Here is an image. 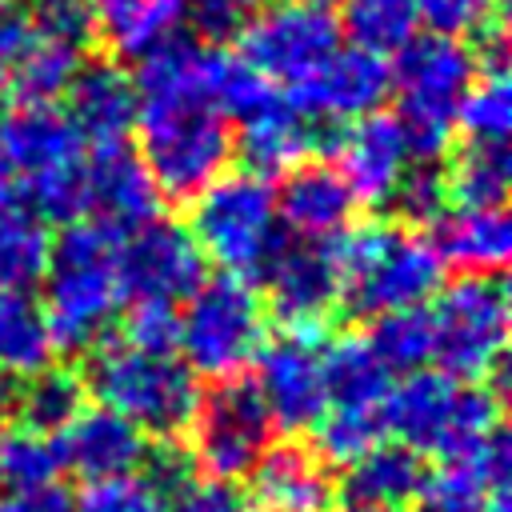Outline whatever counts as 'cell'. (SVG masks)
Returning <instances> with one entry per match:
<instances>
[{
	"mask_svg": "<svg viewBox=\"0 0 512 512\" xmlns=\"http://www.w3.org/2000/svg\"><path fill=\"white\" fill-rule=\"evenodd\" d=\"M344 512H380V508H360V504H348Z\"/></svg>",
	"mask_w": 512,
	"mask_h": 512,
	"instance_id": "obj_49",
	"label": "cell"
},
{
	"mask_svg": "<svg viewBox=\"0 0 512 512\" xmlns=\"http://www.w3.org/2000/svg\"><path fill=\"white\" fill-rule=\"evenodd\" d=\"M380 420L396 444L444 460L500 428V392L488 384H464L440 368H416L388 384Z\"/></svg>",
	"mask_w": 512,
	"mask_h": 512,
	"instance_id": "obj_4",
	"label": "cell"
},
{
	"mask_svg": "<svg viewBox=\"0 0 512 512\" xmlns=\"http://www.w3.org/2000/svg\"><path fill=\"white\" fill-rule=\"evenodd\" d=\"M32 16L24 0H0V72L20 56V48L32 40Z\"/></svg>",
	"mask_w": 512,
	"mask_h": 512,
	"instance_id": "obj_46",
	"label": "cell"
},
{
	"mask_svg": "<svg viewBox=\"0 0 512 512\" xmlns=\"http://www.w3.org/2000/svg\"><path fill=\"white\" fill-rule=\"evenodd\" d=\"M356 196L332 164H296L284 172L276 216L300 240H332L352 224Z\"/></svg>",
	"mask_w": 512,
	"mask_h": 512,
	"instance_id": "obj_23",
	"label": "cell"
},
{
	"mask_svg": "<svg viewBox=\"0 0 512 512\" xmlns=\"http://www.w3.org/2000/svg\"><path fill=\"white\" fill-rule=\"evenodd\" d=\"M84 380H80V372H72V368H40L36 376H28V380H20V388H16V420L20 424H28V428H36V432H48V436H56L80 408H84Z\"/></svg>",
	"mask_w": 512,
	"mask_h": 512,
	"instance_id": "obj_33",
	"label": "cell"
},
{
	"mask_svg": "<svg viewBox=\"0 0 512 512\" xmlns=\"http://www.w3.org/2000/svg\"><path fill=\"white\" fill-rule=\"evenodd\" d=\"M432 324V360L440 372L484 384L504 364L508 344V292L500 276H460L448 288H436L428 312Z\"/></svg>",
	"mask_w": 512,
	"mask_h": 512,
	"instance_id": "obj_10",
	"label": "cell"
},
{
	"mask_svg": "<svg viewBox=\"0 0 512 512\" xmlns=\"http://www.w3.org/2000/svg\"><path fill=\"white\" fill-rule=\"evenodd\" d=\"M268 340V312L256 288L240 276L204 280L180 312L176 352L192 376L232 380L244 376Z\"/></svg>",
	"mask_w": 512,
	"mask_h": 512,
	"instance_id": "obj_9",
	"label": "cell"
},
{
	"mask_svg": "<svg viewBox=\"0 0 512 512\" xmlns=\"http://www.w3.org/2000/svg\"><path fill=\"white\" fill-rule=\"evenodd\" d=\"M332 148H336V172L364 204H388L412 160L404 132L388 112H368L348 120V128L332 136Z\"/></svg>",
	"mask_w": 512,
	"mask_h": 512,
	"instance_id": "obj_16",
	"label": "cell"
},
{
	"mask_svg": "<svg viewBox=\"0 0 512 512\" xmlns=\"http://www.w3.org/2000/svg\"><path fill=\"white\" fill-rule=\"evenodd\" d=\"M184 432H188V452L196 460V472H208V480L236 484L256 468V460L272 444V416L256 384L244 376H232L200 392Z\"/></svg>",
	"mask_w": 512,
	"mask_h": 512,
	"instance_id": "obj_11",
	"label": "cell"
},
{
	"mask_svg": "<svg viewBox=\"0 0 512 512\" xmlns=\"http://www.w3.org/2000/svg\"><path fill=\"white\" fill-rule=\"evenodd\" d=\"M248 476V500L256 512H328L336 504L332 464H324L312 448L296 440L268 444Z\"/></svg>",
	"mask_w": 512,
	"mask_h": 512,
	"instance_id": "obj_18",
	"label": "cell"
},
{
	"mask_svg": "<svg viewBox=\"0 0 512 512\" xmlns=\"http://www.w3.org/2000/svg\"><path fill=\"white\" fill-rule=\"evenodd\" d=\"M120 240L112 224L96 216L68 220L52 240L44 268V316L56 352H88L104 340L124 304L120 288Z\"/></svg>",
	"mask_w": 512,
	"mask_h": 512,
	"instance_id": "obj_2",
	"label": "cell"
},
{
	"mask_svg": "<svg viewBox=\"0 0 512 512\" xmlns=\"http://www.w3.org/2000/svg\"><path fill=\"white\" fill-rule=\"evenodd\" d=\"M32 28L40 36L64 40L72 48H88L96 40V8L92 0H28Z\"/></svg>",
	"mask_w": 512,
	"mask_h": 512,
	"instance_id": "obj_40",
	"label": "cell"
},
{
	"mask_svg": "<svg viewBox=\"0 0 512 512\" xmlns=\"http://www.w3.org/2000/svg\"><path fill=\"white\" fill-rule=\"evenodd\" d=\"M52 440H56V452H60V468H68L84 480L136 472L140 456L148 448V436L104 404L80 408Z\"/></svg>",
	"mask_w": 512,
	"mask_h": 512,
	"instance_id": "obj_19",
	"label": "cell"
},
{
	"mask_svg": "<svg viewBox=\"0 0 512 512\" xmlns=\"http://www.w3.org/2000/svg\"><path fill=\"white\" fill-rule=\"evenodd\" d=\"M188 4L192 0H92L96 40H104L120 56H144L160 40L176 36Z\"/></svg>",
	"mask_w": 512,
	"mask_h": 512,
	"instance_id": "obj_27",
	"label": "cell"
},
{
	"mask_svg": "<svg viewBox=\"0 0 512 512\" xmlns=\"http://www.w3.org/2000/svg\"><path fill=\"white\" fill-rule=\"evenodd\" d=\"M244 4H248V8H252V4H276V0H244Z\"/></svg>",
	"mask_w": 512,
	"mask_h": 512,
	"instance_id": "obj_50",
	"label": "cell"
},
{
	"mask_svg": "<svg viewBox=\"0 0 512 512\" xmlns=\"http://www.w3.org/2000/svg\"><path fill=\"white\" fill-rule=\"evenodd\" d=\"M312 432V452L324 464H352L360 460L368 448H376L388 432L380 420V404L376 408H352V404H328L320 412V420L308 428Z\"/></svg>",
	"mask_w": 512,
	"mask_h": 512,
	"instance_id": "obj_34",
	"label": "cell"
},
{
	"mask_svg": "<svg viewBox=\"0 0 512 512\" xmlns=\"http://www.w3.org/2000/svg\"><path fill=\"white\" fill-rule=\"evenodd\" d=\"M120 340L140 348V352H156V356H176V340H180V312L168 300H132Z\"/></svg>",
	"mask_w": 512,
	"mask_h": 512,
	"instance_id": "obj_39",
	"label": "cell"
},
{
	"mask_svg": "<svg viewBox=\"0 0 512 512\" xmlns=\"http://www.w3.org/2000/svg\"><path fill=\"white\" fill-rule=\"evenodd\" d=\"M256 392L280 432H308L328 408L324 392V336L320 328H284L252 360Z\"/></svg>",
	"mask_w": 512,
	"mask_h": 512,
	"instance_id": "obj_13",
	"label": "cell"
},
{
	"mask_svg": "<svg viewBox=\"0 0 512 512\" xmlns=\"http://www.w3.org/2000/svg\"><path fill=\"white\" fill-rule=\"evenodd\" d=\"M456 124L468 132V140H492L504 144L512 128V84L504 64H476V76L460 100Z\"/></svg>",
	"mask_w": 512,
	"mask_h": 512,
	"instance_id": "obj_35",
	"label": "cell"
},
{
	"mask_svg": "<svg viewBox=\"0 0 512 512\" xmlns=\"http://www.w3.org/2000/svg\"><path fill=\"white\" fill-rule=\"evenodd\" d=\"M72 512H164V496L140 472H120L84 480L80 496H72Z\"/></svg>",
	"mask_w": 512,
	"mask_h": 512,
	"instance_id": "obj_38",
	"label": "cell"
},
{
	"mask_svg": "<svg viewBox=\"0 0 512 512\" xmlns=\"http://www.w3.org/2000/svg\"><path fill=\"white\" fill-rule=\"evenodd\" d=\"M216 48L168 36L140 56L136 128L140 160L168 200L204 192L232 156V124L212 100Z\"/></svg>",
	"mask_w": 512,
	"mask_h": 512,
	"instance_id": "obj_1",
	"label": "cell"
},
{
	"mask_svg": "<svg viewBox=\"0 0 512 512\" xmlns=\"http://www.w3.org/2000/svg\"><path fill=\"white\" fill-rule=\"evenodd\" d=\"M8 188H12V176H8V168L0 164V204H8Z\"/></svg>",
	"mask_w": 512,
	"mask_h": 512,
	"instance_id": "obj_48",
	"label": "cell"
},
{
	"mask_svg": "<svg viewBox=\"0 0 512 512\" xmlns=\"http://www.w3.org/2000/svg\"><path fill=\"white\" fill-rule=\"evenodd\" d=\"M0 512H72V496L60 484L44 488H4Z\"/></svg>",
	"mask_w": 512,
	"mask_h": 512,
	"instance_id": "obj_47",
	"label": "cell"
},
{
	"mask_svg": "<svg viewBox=\"0 0 512 512\" xmlns=\"http://www.w3.org/2000/svg\"><path fill=\"white\" fill-rule=\"evenodd\" d=\"M336 24L352 40V48H364L372 56H392L408 40H416L420 8L416 0H340Z\"/></svg>",
	"mask_w": 512,
	"mask_h": 512,
	"instance_id": "obj_31",
	"label": "cell"
},
{
	"mask_svg": "<svg viewBox=\"0 0 512 512\" xmlns=\"http://www.w3.org/2000/svg\"><path fill=\"white\" fill-rule=\"evenodd\" d=\"M72 128L84 136L88 148L124 144L136 128V84L112 60L80 64L76 80L68 84V112Z\"/></svg>",
	"mask_w": 512,
	"mask_h": 512,
	"instance_id": "obj_21",
	"label": "cell"
},
{
	"mask_svg": "<svg viewBox=\"0 0 512 512\" xmlns=\"http://www.w3.org/2000/svg\"><path fill=\"white\" fill-rule=\"evenodd\" d=\"M60 476V452L48 432L28 424H0V492L4 488H44Z\"/></svg>",
	"mask_w": 512,
	"mask_h": 512,
	"instance_id": "obj_36",
	"label": "cell"
},
{
	"mask_svg": "<svg viewBox=\"0 0 512 512\" xmlns=\"http://www.w3.org/2000/svg\"><path fill=\"white\" fill-rule=\"evenodd\" d=\"M188 16H192V28L200 40L224 44V40L240 36V28L248 20V4L244 0H192Z\"/></svg>",
	"mask_w": 512,
	"mask_h": 512,
	"instance_id": "obj_45",
	"label": "cell"
},
{
	"mask_svg": "<svg viewBox=\"0 0 512 512\" xmlns=\"http://www.w3.org/2000/svg\"><path fill=\"white\" fill-rule=\"evenodd\" d=\"M260 276L268 284V304L284 320V328H324L344 296L332 240H280Z\"/></svg>",
	"mask_w": 512,
	"mask_h": 512,
	"instance_id": "obj_15",
	"label": "cell"
},
{
	"mask_svg": "<svg viewBox=\"0 0 512 512\" xmlns=\"http://www.w3.org/2000/svg\"><path fill=\"white\" fill-rule=\"evenodd\" d=\"M88 212L116 232H132L156 220L160 192L128 144H108L88 156Z\"/></svg>",
	"mask_w": 512,
	"mask_h": 512,
	"instance_id": "obj_22",
	"label": "cell"
},
{
	"mask_svg": "<svg viewBox=\"0 0 512 512\" xmlns=\"http://www.w3.org/2000/svg\"><path fill=\"white\" fill-rule=\"evenodd\" d=\"M476 76V52L460 44V36H424L400 48L396 84V124L416 160H436L448 152L460 100Z\"/></svg>",
	"mask_w": 512,
	"mask_h": 512,
	"instance_id": "obj_7",
	"label": "cell"
},
{
	"mask_svg": "<svg viewBox=\"0 0 512 512\" xmlns=\"http://www.w3.org/2000/svg\"><path fill=\"white\" fill-rule=\"evenodd\" d=\"M236 120H240V136L232 140V148H240L248 172L256 176H284L288 168L304 164L308 152L316 148V128L280 88H272L252 112Z\"/></svg>",
	"mask_w": 512,
	"mask_h": 512,
	"instance_id": "obj_20",
	"label": "cell"
},
{
	"mask_svg": "<svg viewBox=\"0 0 512 512\" xmlns=\"http://www.w3.org/2000/svg\"><path fill=\"white\" fill-rule=\"evenodd\" d=\"M52 252L48 220L32 208L0 204V288H32L44 280Z\"/></svg>",
	"mask_w": 512,
	"mask_h": 512,
	"instance_id": "obj_32",
	"label": "cell"
},
{
	"mask_svg": "<svg viewBox=\"0 0 512 512\" xmlns=\"http://www.w3.org/2000/svg\"><path fill=\"white\" fill-rule=\"evenodd\" d=\"M392 384V372L372 352L368 336L344 332L324 344V392L328 404H352V408H376Z\"/></svg>",
	"mask_w": 512,
	"mask_h": 512,
	"instance_id": "obj_28",
	"label": "cell"
},
{
	"mask_svg": "<svg viewBox=\"0 0 512 512\" xmlns=\"http://www.w3.org/2000/svg\"><path fill=\"white\" fill-rule=\"evenodd\" d=\"M136 472L168 500V496H176L184 484L196 480V460H192L188 444H180V436H164V440H156V444L144 448Z\"/></svg>",
	"mask_w": 512,
	"mask_h": 512,
	"instance_id": "obj_43",
	"label": "cell"
},
{
	"mask_svg": "<svg viewBox=\"0 0 512 512\" xmlns=\"http://www.w3.org/2000/svg\"><path fill=\"white\" fill-rule=\"evenodd\" d=\"M388 204L396 208L400 224H408V228L436 224V220L448 212V188H444V176L432 172V168L404 172V180L396 184V192H392Z\"/></svg>",
	"mask_w": 512,
	"mask_h": 512,
	"instance_id": "obj_41",
	"label": "cell"
},
{
	"mask_svg": "<svg viewBox=\"0 0 512 512\" xmlns=\"http://www.w3.org/2000/svg\"><path fill=\"white\" fill-rule=\"evenodd\" d=\"M80 380L96 404L120 412L152 440L184 436L200 400L196 376L176 356L140 352L124 340H100L96 348H88Z\"/></svg>",
	"mask_w": 512,
	"mask_h": 512,
	"instance_id": "obj_6",
	"label": "cell"
},
{
	"mask_svg": "<svg viewBox=\"0 0 512 512\" xmlns=\"http://www.w3.org/2000/svg\"><path fill=\"white\" fill-rule=\"evenodd\" d=\"M436 36H480L500 20V0H416Z\"/></svg>",
	"mask_w": 512,
	"mask_h": 512,
	"instance_id": "obj_42",
	"label": "cell"
},
{
	"mask_svg": "<svg viewBox=\"0 0 512 512\" xmlns=\"http://www.w3.org/2000/svg\"><path fill=\"white\" fill-rule=\"evenodd\" d=\"M424 476H428V468H424L420 452H412L396 440H380L360 460L344 464V480L336 484V496H344L348 504H360V508L400 512L420 496Z\"/></svg>",
	"mask_w": 512,
	"mask_h": 512,
	"instance_id": "obj_24",
	"label": "cell"
},
{
	"mask_svg": "<svg viewBox=\"0 0 512 512\" xmlns=\"http://www.w3.org/2000/svg\"><path fill=\"white\" fill-rule=\"evenodd\" d=\"M392 88V72L384 56L364 48H336L304 84L292 88V100L304 116L324 120H356L384 104Z\"/></svg>",
	"mask_w": 512,
	"mask_h": 512,
	"instance_id": "obj_17",
	"label": "cell"
},
{
	"mask_svg": "<svg viewBox=\"0 0 512 512\" xmlns=\"http://www.w3.org/2000/svg\"><path fill=\"white\" fill-rule=\"evenodd\" d=\"M508 180H512L508 144H492V140H468L444 172L448 200H456L460 208H504Z\"/></svg>",
	"mask_w": 512,
	"mask_h": 512,
	"instance_id": "obj_30",
	"label": "cell"
},
{
	"mask_svg": "<svg viewBox=\"0 0 512 512\" xmlns=\"http://www.w3.org/2000/svg\"><path fill=\"white\" fill-rule=\"evenodd\" d=\"M0 120H4V88H0Z\"/></svg>",
	"mask_w": 512,
	"mask_h": 512,
	"instance_id": "obj_51",
	"label": "cell"
},
{
	"mask_svg": "<svg viewBox=\"0 0 512 512\" xmlns=\"http://www.w3.org/2000/svg\"><path fill=\"white\" fill-rule=\"evenodd\" d=\"M80 64H84V48H72L64 40L32 32V40L20 48V56L4 68V76L20 104H52L68 92Z\"/></svg>",
	"mask_w": 512,
	"mask_h": 512,
	"instance_id": "obj_29",
	"label": "cell"
},
{
	"mask_svg": "<svg viewBox=\"0 0 512 512\" xmlns=\"http://www.w3.org/2000/svg\"><path fill=\"white\" fill-rule=\"evenodd\" d=\"M436 256L468 276H500L512 252V224L504 208H456L436 220Z\"/></svg>",
	"mask_w": 512,
	"mask_h": 512,
	"instance_id": "obj_25",
	"label": "cell"
},
{
	"mask_svg": "<svg viewBox=\"0 0 512 512\" xmlns=\"http://www.w3.org/2000/svg\"><path fill=\"white\" fill-rule=\"evenodd\" d=\"M56 356L44 304L32 288H0V376L28 380Z\"/></svg>",
	"mask_w": 512,
	"mask_h": 512,
	"instance_id": "obj_26",
	"label": "cell"
},
{
	"mask_svg": "<svg viewBox=\"0 0 512 512\" xmlns=\"http://www.w3.org/2000/svg\"><path fill=\"white\" fill-rule=\"evenodd\" d=\"M236 40L248 68L272 84L296 88L340 48V24L324 0H276L248 16Z\"/></svg>",
	"mask_w": 512,
	"mask_h": 512,
	"instance_id": "obj_12",
	"label": "cell"
},
{
	"mask_svg": "<svg viewBox=\"0 0 512 512\" xmlns=\"http://www.w3.org/2000/svg\"><path fill=\"white\" fill-rule=\"evenodd\" d=\"M0 164L32 212L44 220H80L88 212V144L52 104H24L0 120Z\"/></svg>",
	"mask_w": 512,
	"mask_h": 512,
	"instance_id": "obj_5",
	"label": "cell"
},
{
	"mask_svg": "<svg viewBox=\"0 0 512 512\" xmlns=\"http://www.w3.org/2000/svg\"><path fill=\"white\" fill-rule=\"evenodd\" d=\"M372 352L384 360L388 372H416L432 360V324L424 308H400L372 320L368 332Z\"/></svg>",
	"mask_w": 512,
	"mask_h": 512,
	"instance_id": "obj_37",
	"label": "cell"
},
{
	"mask_svg": "<svg viewBox=\"0 0 512 512\" xmlns=\"http://www.w3.org/2000/svg\"><path fill=\"white\" fill-rule=\"evenodd\" d=\"M344 296L340 308L356 316H384L400 308H424L444 284V260L432 240L408 224H364L332 236Z\"/></svg>",
	"mask_w": 512,
	"mask_h": 512,
	"instance_id": "obj_3",
	"label": "cell"
},
{
	"mask_svg": "<svg viewBox=\"0 0 512 512\" xmlns=\"http://www.w3.org/2000/svg\"><path fill=\"white\" fill-rule=\"evenodd\" d=\"M164 512H256V508L228 480H192L164 500Z\"/></svg>",
	"mask_w": 512,
	"mask_h": 512,
	"instance_id": "obj_44",
	"label": "cell"
},
{
	"mask_svg": "<svg viewBox=\"0 0 512 512\" xmlns=\"http://www.w3.org/2000/svg\"><path fill=\"white\" fill-rule=\"evenodd\" d=\"M120 288L132 300H188L204 284V252L188 228L172 220H148L120 240Z\"/></svg>",
	"mask_w": 512,
	"mask_h": 512,
	"instance_id": "obj_14",
	"label": "cell"
},
{
	"mask_svg": "<svg viewBox=\"0 0 512 512\" xmlns=\"http://www.w3.org/2000/svg\"><path fill=\"white\" fill-rule=\"evenodd\" d=\"M192 240L204 260H216L228 276H260L280 248L276 192L268 176L256 172H220L192 200Z\"/></svg>",
	"mask_w": 512,
	"mask_h": 512,
	"instance_id": "obj_8",
	"label": "cell"
}]
</instances>
